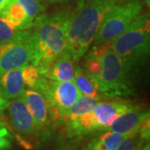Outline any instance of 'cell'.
I'll return each instance as SVG.
<instances>
[{"label": "cell", "instance_id": "cell-1", "mask_svg": "<svg viewBox=\"0 0 150 150\" xmlns=\"http://www.w3.org/2000/svg\"><path fill=\"white\" fill-rule=\"evenodd\" d=\"M72 13L61 11L40 14L32 27L33 56L32 64L41 76L48 73L54 60L68 48L67 31Z\"/></svg>", "mask_w": 150, "mask_h": 150}, {"label": "cell", "instance_id": "cell-2", "mask_svg": "<svg viewBox=\"0 0 150 150\" xmlns=\"http://www.w3.org/2000/svg\"><path fill=\"white\" fill-rule=\"evenodd\" d=\"M121 2L90 0L72 13L67 31V44L75 62L89 48L108 13Z\"/></svg>", "mask_w": 150, "mask_h": 150}, {"label": "cell", "instance_id": "cell-3", "mask_svg": "<svg viewBox=\"0 0 150 150\" xmlns=\"http://www.w3.org/2000/svg\"><path fill=\"white\" fill-rule=\"evenodd\" d=\"M149 13H139L129 27L110 43V47L133 70L146 61L149 55Z\"/></svg>", "mask_w": 150, "mask_h": 150}, {"label": "cell", "instance_id": "cell-4", "mask_svg": "<svg viewBox=\"0 0 150 150\" xmlns=\"http://www.w3.org/2000/svg\"><path fill=\"white\" fill-rule=\"evenodd\" d=\"M133 104L123 101L98 102L91 111L66 124L69 136H84L106 131L108 128Z\"/></svg>", "mask_w": 150, "mask_h": 150}, {"label": "cell", "instance_id": "cell-5", "mask_svg": "<svg viewBox=\"0 0 150 150\" xmlns=\"http://www.w3.org/2000/svg\"><path fill=\"white\" fill-rule=\"evenodd\" d=\"M132 69L111 47L101 58V72L97 83L101 94L107 97L128 96L134 93L129 74Z\"/></svg>", "mask_w": 150, "mask_h": 150}, {"label": "cell", "instance_id": "cell-6", "mask_svg": "<svg viewBox=\"0 0 150 150\" xmlns=\"http://www.w3.org/2000/svg\"><path fill=\"white\" fill-rule=\"evenodd\" d=\"M143 8L141 0H128L108 13L93 39V46L109 43L129 27Z\"/></svg>", "mask_w": 150, "mask_h": 150}, {"label": "cell", "instance_id": "cell-7", "mask_svg": "<svg viewBox=\"0 0 150 150\" xmlns=\"http://www.w3.org/2000/svg\"><path fill=\"white\" fill-rule=\"evenodd\" d=\"M34 90L41 93L48 102L53 118L61 119L65 112L80 96L74 82H59L39 75Z\"/></svg>", "mask_w": 150, "mask_h": 150}, {"label": "cell", "instance_id": "cell-8", "mask_svg": "<svg viewBox=\"0 0 150 150\" xmlns=\"http://www.w3.org/2000/svg\"><path fill=\"white\" fill-rule=\"evenodd\" d=\"M33 56L32 31L28 30L23 38L6 44L0 54V74L31 64Z\"/></svg>", "mask_w": 150, "mask_h": 150}, {"label": "cell", "instance_id": "cell-9", "mask_svg": "<svg viewBox=\"0 0 150 150\" xmlns=\"http://www.w3.org/2000/svg\"><path fill=\"white\" fill-rule=\"evenodd\" d=\"M7 108L11 125L17 132L23 135H32L39 131L22 96L12 99Z\"/></svg>", "mask_w": 150, "mask_h": 150}, {"label": "cell", "instance_id": "cell-10", "mask_svg": "<svg viewBox=\"0 0 150 150\" xmlns=\"http://www.w3.org/2000/svg\"><path fill=\"white\" fill-rule=\"evenodd\" d=\"M149 118V110L141 105H133L119 116L106 131H113L125 135L138 134L143 123Z\"/></svg>", "mask_w": 150, "mask_h": 150}, {"label": "cell", "instance_id": "cell-11", "mask_svg": "<svg viewBox=\"0 0 150 150\" xmlns=\"http://www.w3.org/2000/svg\"><path fill=\"white\" fill-rule=\"evenodd\" d=\"M22 98L37 124L38 129H45L53 118L51 110L44 97L34 89L27 88L22 93Z\"/></svg>", "mask_w": 150, "mask_h": 150}, {"label": "cell", "instance_id": "cell-12", "mask_svg": "<svg viewBox=\"0 0 150 150\" xmlns=\"http://www.w3.org/2000/svg\"><path fill=\"white\" fill-rule=\"evenodd\" d=\"M74 59L67 48L63 54L54 60L48 73L43 77L59 82L71 81L74 79Z\"/></svg>", "mask_w": 150, "mask_h": 150}, {"label": "cell", "instance_id": "cell-13", "mask_svg": "<svg viewBox=\"0 0 150 150\" xmlns=\"http://www.w3.org/2000/svg\"><path fill=\"white\" fill-rule=\"evenodd\" d=\"M25 84L23 79L21 69L8 71L0 74V93L7 100L21 96Z\"/></svg>", "mask_w": 150, "mask_h": 150}, {"label": "cell", "instance_id": "cell-14", "mask_svg": "<svg viewBox=\"0 0 150 150\" xmlns=\"http://www.w3.org/2000/svg\"><path fill=\"white\" fill-rule=\"evenodd\" d=\"M128 136L113 131H105L87 145L85 150H115Z\"/></svg>", "mask_w": 150, "mask_h": 150}, {"label": "cell", "instance_id": "cell-15", "mask_svg": "<svg viewBox=\"0 0 150 150\" xmlns=\"http://www.w3.org/2000/svg\"><path fill=\"white\" fill-rule=\"evenodd\" d=\"M98 102H100V100L94 98L80 95L65 112L60 121H64L65 123L74 121L86 112L91 111Z\"/></svg>", "mask_w": 150, "mask_h": 150}, {"label": "cell", "instance_id": "cell-16", "mask_svg": "<svg viewBox=\"0 0 150 150\" xmlns=\"http://www.w3.org/2000/svg\"><path fill=\"white\" fill-rule=\"evenodd\" d=\"M74 83L81 95L92 97L101 101L102 94L98 90L97 84L85 74L82 68L79 65L75 66Z\"/></svg>", "mask_w": 150, "mask_h": 150}, {"label": "cell", "instance_id": "cell-17", "mask_svg": "<svg viewBox=\"0 0 150 150\" xmlns=\"http://www.w3.org/2000/svg\"><path fill=\"white\" fill-rule=\"evenodd\" d=\"M28 30H18L0 17V43L19 39L27 33Z\"/></svg>", "mask_w": 150, "mask_h": 150}, {"label": "cell", "instance_id": "cell-18", "mask_svg": "<svg viewBox=\"0 0 150 150\" xmlns=\"http://www.w3.org/2000/svg\"><path fill=\"white\" fill-rule=\"evenodd\" d=\"M26 13L28 19L33 23L34 19L44 10L42 0H15Z\"/></svg>", "mask_w": 150, "mask_h": 150}, {"label": "cell", "instance_id": "cell-19", "mask_svg": "<svg viewBox=\"0 0 150 150\" xmlns=\"http://www.w3.org/2000/svg\"><path fill=\"white\" fill-rule=\"evenodd\" d=\"M13 136L4 121L0 120V150H12Z\"/></svg>", "mask_w": 150, "mask_h": 150}, {"label": "cell", "instance_id": "cell-20", "mask_svg": "<svg viewBox=\"0 0 150 150\" xmlns=\"http://www.w3.org/2000/svg\"><path fill=\"white\" fill-rule=\"evenodd\" d=\"M144 142L145 141L139 134H131L123 140L115 150H139Z\"/></svg>", "mask_w": 150, "mask_h": 150}, {"label": "cell", "instance_id": "cell-21", "mask_svg": "<svg viewBox=\"0 0 150 150\" xmlns=\"http://www.w3.org/2000/svg\"><path fill=\"white\" fill-rule=\"evenodd\" d=\"M22 74L25 87H27V88H33L39 76L37 69L32 64L27 65L22 68Z\"/></svg>", "mask_w": 150, "mask_h": 150}, {"label": "cell", "instance_id": "cell-22", "mask_svg": "<svg viewBox=\"0 0 150 150\" xmlns=\"http://www.w3.org/2000/svg\"><path fill=\"white\" fill-rule=\"evenodd\" d=\"M54 150H82V149L79 148L77 145L74 144H64L56 148Z\"/></svg>", "mask_w": 150, "mask_h": 150}, {"label": "cell", "instance_id": "cell-23", "mask_svg": "<svg viewBox=\"0 0 150 150\" xmlns=\"http://www.w3.org/2000/svg\"><path fill=\"white\" fill-rule=\"evenodd\" d=\"M8 104H9V100L5 99L0 93V116H2L4 114V112L7 109Z\"/></svg>", "mask_w": 150, "mask_h": 150}, {"label": "cell", "instance_id": "cell-24", "mask_svg": "<svg viewBox=\"0 0 150 150\" xmlns=\"http://www.w3.org/2000/svg\"><path fill=\"white\" fill-rule=\"evenodd\" d=\"M9 0H0V15L2 13V12L5 8V7L8 4Z\"/></svg>", "mask_w": 150, "mask_h": 150}, {"label": "cell", "instance_id": "cell-25", "mask_svg": "<svg viewBox=\"0 0 150 150\" xmlns=\"http://www.w3.org/2000/svg\"><path fill=\"white\" fill-rule=\"evenodd\" d=\"M44 1H46V2L48 3V4H61V3H65V2H68V1H69V0H44Z\"/></svg>", "mask_w": 150, "mask_h": 150}, {"label": "cell", "instance_id": "cell-26", "mask_svg": "<svg viewBox=\"0 0 150 150\" xmlns=\"http://www.w3.org/2000/svg\"><path fill=\"white\" fill-rule=\"evenodd\" d=\"M139 150H150V146L149 143H146L144 146L141 147V149Z\"/></svg>", "mask_w": 150, "mask_h": 150}, {"label": "cell", "instance_id": "cell-27", "mask_svg": "<svg viewBox=\"0 0 150 150\" xmlns=\"http://www.w3.org/2000/svg\"><path fill=\"white\" fill-rule=\"evenodd\" d=\"M82 150H85V148H83V149H82Z\"/></svg>", "mask_w": 150, "mask_h": 150}]
</instances>
